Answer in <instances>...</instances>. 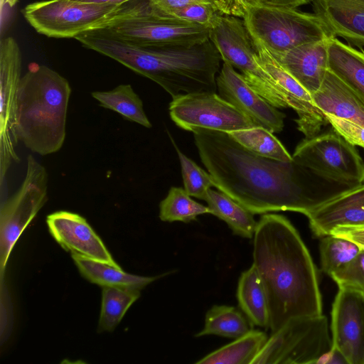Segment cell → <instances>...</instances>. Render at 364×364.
I'll return each mask as SVG.
<instances>
[{"label":"cell","mask_w":364,"mask_h":364,"mask_svg":"<svg viewBox=\"0 0 364 364\" xmlns=\"http://www.w3.org/2000/svg\"><path fill=\"white\" fill-rule=\"evenodd\" d=\"M194 141L215 187L252 214L294 211L306 215L336 193L312 188L314 173L294 161L283 162L257 155L228 132L196 129Z\"/></svg>","instance_id":"1"},{"label":"cell","mask_w":364,"mask_h":364,"mask_svg":"<svg viewBox=\"0 0 364 364\" xmlns=\"http://www.w3.org/2000/svg\"><path fill=\"white\" fill-rule=\"evenodd\" d=\"M264 287L272 333L289 320L322 314L316 266L299 232L281 215L264 214L253 236V264Z\"/></svg>","instance_id":"2"},{"label":"cell","mask_w":364,"mask_h":364,"mask_svg":"<svg viewBox=\"0 0 364 364\" xmlns=\"http://www.w3.org/2000/svg\"><path fill=\"white\" fill-rule=\"evenodd\" d=\"M84 46L106 55L159 85L172 98L195 92H216L221 57L208 39L191 46H142L99 31L75 38Z\"/></svg>","instance_id":"3"},{"label":"cell","mask_w":364,"mask_h":364,"mask_svg":"<svg viewBox=\"0 0 364 364\" xmlns=\"http://www.w3.org/2000/svg\"><path fill=\"white\" fill-rule=\"evenodd\" d=\"M69 82L48 66L31 63L21 77L17 99V136L31 151H58L66 136Z\"/></svg>","instance_id":"4"},{"label":"cell","mask_w":364,"mask_h":364,"mask_svg":"<svg viewBox=\"0 0 364 364\" xmlns=\"http://www.w3.org/2000/svg\"><path fill=\"white\" fill-rule=\"evenodd\" d=\"M141 0L122 5L95 4L72 0H46L28 4L22 11L28 23L50 38H74L100 30L134 11Z\"/></svg>","instance_id":"5"},{"label":"cell","mask_w":364,"mask_h":364,"mask_svg":"<svg viewBox=\"0 0 364 364\" xmlns=\"http://www.w3.org/2000/svg\"><path fill=\"white\" fill-rule=\"evenodd\" d=\"M242 19L253 41L272 54L333 37L316 14L293 8L259 4Z\"/></svg>","instance_id":"6"},{"label":"cell","mask_w":364,"mask_h":364,"mask_svg":"<svg viewBox=\"0 0 364 364\" xmlns=\"http://www.w3.org/2000/svg\"><path fill=\"white\" fill-rule=\"evenodd\" d=\"M209 40L223 62L240 70L255 92L277 108L289 107L275 80L259 63L255 43L243 19L220 14L209 28Z\"/></svg>","instance_id":"7"},{"label":"cell","mask_w":364,"mask_h":364,"mask_svg":"<svg viewBox=\"0 0 364 364\" xmlns=\"http://www.w3.org/2000/svg\"><path fill=\"white\" fill-rule=\"evenodd\" d=\"M142 46H191L209 39V28L152 11L144 0L136 11L97 30Z\"/></svg>","instance_id":"8"},{"label":"cell","mask_w":364,"mask_h":364,"mask_svg":"<svg viewBox=\"0 0 364 364\" xmlns=\"http://www.w3.org/2000/svg\"><path fill=\"white\" fill-rule=\"evenodd\" d=\"M332 346L325 316L295 318L272 333L252 364H315Z\"/></svg>","instance_id":"9"},{"label":"cell","mask_w":364,"mask_h":364,"mask_svg":"<svg viewBox=\"0 0 364 364\" xmlns=\"http://www.w3.org/2000/svg\"><path fill=\"white\" fill-rule=\"evenodd\" d=\"M292 158L329 181L347 187L364 182V161L354 146L334 130L306 138Z\"/></svg>","instance_id":"10"},{"label":"cell","mask_w":364,"mask_h":364,"mask_svg":"<svg viewBox=\"0 0 364 364\" xmlns=\"http://www.w3.org/2000/svg\"><path fill=\"white\" fill-rule=\"evenodd\" d=\"M46 168L31 154L26 158L24 179L18 191L1 205L0 268L3 280L10 253L23 231L48 199Z\"/></svg>","instance_id":"11"},{"label":"cell","mask_w":364,"mask_h":364,"mask_svg":"<svg viewBox=\"0 0 364 364\" xmlns=\"http://www.w3.org/2000/svg\"><path fill=\"white\" fill-rule=\"evenodd\" d=\"M172 121L181 129L230 132L257 127L247 116L215 92H195L172 98L168 107Z\"/></svg>","instance_id":"12"},{"label":"cell","mask_w":364,"mask_h":364,"mask_svg":"<svg viewBox=\"0 0 364 364\" xmlns=\"http://www.w3.org/2000/svg\"><path fill=\"white\" fill-rule=\"evenodd\" d=\"M21 53L16 41L6 37L0 45V182L14 162L20 161L16 146L17 99L21 80Z\"/></svg>","instance_id":"13"},{"label":"cell","mask_w":364,"mask_h":364,"mask_svg":"<svg viewBox=\"0 0 364 364\" xmlns=\"http://www.w3.org/2000/svg\"><path fill=\"white\" fill-rule=\"evenodd\" d=\"M218 95L247 116L257 127L272 133L284 128L285 114L272 106L230 64L223 62L216 77Z\"/></svg>","instance_id":"14"},{"label":"cell","mask_w":364,"mask_h":364,"mask_svg":"<svg viewBox=\"0 0 364 364\" xmlns=\"http://www.w3.org/2000/svg\"><path fill=\"white\" fill-rule=\"evenodd\" d=\"M331 332L332 347L348 364H364V297L339 289L332 306Z\"/></svg>","instance_id":"15"},{"label":"cell","mask_w":364,"mask_h":364,"mask_svg":"<svg viewBox=\"0 0 364 364\" xmlns=\"http://www.w3.org/2000/svg\"><path fill=\"white\" fill-rule=\"evenodd\" d=\"M254 43L259 63L275 80L288 107L296 112L298 118L295 122L297 129L306 138L318 134L328 121L315 105L312 95L278 63L267 48Z\"/></svg>","instance_id":"16"},{"label":"cell","mask_w":364,"mask_h":364,"mask_svg":"<svg viewBox=\"0 0 364 364\" xmlns=\"http://www.w3.org/2000/svg\"><path fill=\"white\" fill-rule=\"evenodd\" d=\"M46 222L54 239L71 254L121 268L102 240L80 215L58 211L48 215Z\"/></svg>","instance_id":"17"},{"label":"cell","mask_w":364,"mask_h":364,"mask_svg":"<svg viewBox=\"0 0 364 364\" xmlns=\"http://www.w3.org/2000/svg\"><path fill=\"white\" fill-rule=\"evenodd\" d=\"M306 216L318 237L340 226L364 225V182L350 187L310 210Z\"/></svg>","instance_id":"18"},{"label":"cell","mask_w":364,"mask_h":364,"mask_svg":"<svg viewBox=\"0 0 364 364\" xmlns=\"http://www.w3.org/2000/svg\"><path fill=\"white\" fill-rule=\"evenodd\" d=\"M329 38L305 43L280 53H269L312 95L321 86L328 70Z\"/></svg>","instance_id":"19"},{"label":"cell","mask_w":364,"mask_h":364,"mask_svg":"<svg viewBox=\"0 0 364 364\" xmlns=\"http://www.w3.org/2000/svg\"><path fill=\"white\" fill-rule=\"evenodd\" d=\"M314 14L333 37L364 47V0H311Z\"/></svg>","instance_id":"20"},{"label":"cell","mask_w":364,"mask_h":364,"mask_svg":"<svg viewBox=\"0 0 364 364\" xmlns=\"http://www.w3.org/2000/svg\"><path fill=\"white\" fill-rule=\"evenodd\" d=\"M312 98L323 114H328L364 128V102L329 70Z\"/></svg>","instance_id":"21"},{"label":"cell","mask_w":364,"mask_h":364,"mask_svg":"<svg viewBox=\"0 0 364 364\" xmlns=\"http://www.w3.org/2000/svg\"><path fill=\"white\" fill-rule=\"evenodd\" d=\"M328 70L364 102V50L331 37L328 43Z\"/></svg>","instance_id":"22"},{"label":"cell","mask_w":364,"mask_h":364,"mask_svg":"<svg viewBox=\"0 0 364 364\" xmlns=\"http://www.w3.org/2000/svg\"><path fill=\"white\" fill-rule=\"evenodd\" d=\"M71 255L81 274L102 287H117L141 290L157 278L130 274L122 268L77 255Z\"/></svg>","instance_id":"23"},{"label":"cell","mask_w":364,"mask_h":364,"mask_svg":"<svg viewBox=\"0 0 364 364\" xmlns=\"http://www.w3.org/2000/svg\"><path fill=\"white\" fill-rule=\"evenodd\" d=\"M237 298L239 306L252 325L269 328V308L267 295L253 265L243 272L239 279Z\"/></svg>","instance_id":"24"},{"label":"cell","mask_w":364,"mask_h":364,"mask_svg":"<svg viewBox=\"0 0 364 364\" xmlns=\"http://www.w3.org/2000/svg\"><path fill=\"white\" fill-rule=\"evenodd\" d=\"M205 200L210 210V214L225 221L235 235L245 238L254 236L257 222L253 214L219 191L208 190Z\"/></svg>","instance_id":"25"},{"label":"cell","mask_w":364,"mask_h":364,"mask_svg":"<svg viewBox=\"0 0 364 364\" xmlns=\"http://www.w3.org/2000/svg\"><path fill=\"white\" fill-rule=\"evenodd\" d=\"M268 339L266 333L250 329L247 333L196 361L197 364H252Z\"/></svg>","instance_id":"26"},{"label":"cell","mask_w":364,"mask_h":364,"mask_svg":"<svg viewBox=\"0 0 364 364\" xmlns=\"http://www.w3.org/2000/svg\"><path fill=\"white\" fill-rule=\"evenodd\" d=\"M91 95L99 102L100 106L120 114L124 119L146 128L152 127L141 100L131 85H119L109 91H95Z\"/></svg>","instance_id":"27"},{"label":"cell","mask_w":364,"mask_h":364,"mask_svg":"<svg viewBox=\"0 0 364 364\" xmlns=\"http://www.w3.org/2000/svg\"><path fill=\"white\" fill-rule=\"evenodd\" d=\"M251 326L247 319L234 306L214 305L206 313L205 325L196 337L216 335L237 338L247 333Z\"/></svg>","instance_id":"28"},{"label":"cell","mask_w":364,"mask_h":364,"mask_svg":"<svg viewBox=\"0 0 364 364\" xmlns=\"http://www.w3.org/2000/svg\"><path fill=\"white\" fill-rule=\"evenodd\" d=\"M246 149L274 160L291 162V156L273 133L262 127H255L228 132Z\"/></svg>","instance_id":"29"},{"label":"cell","mask_w":364,"mask_h":364,"mask_svg":"<svg viewBox=\"0 0 364 364\" xmlns=\"http://www.w3.org/2000/svg\"><path fill=\"white\" fill-rule=\"evenodd\" d=\"M140 296V290L117 287H103L98 331H112L128 309Z\"/></svg>","instance_id":"30"},{"label":"cell","mask_w":364,"mask_h":364,"mask_svg":"<svg viewBox=\"0 0 364 364\" xmlns=\"http://www.w3.org/2000/svg\"><path fill=\"white\" fill-rule=\"evenodd\" d=\"M210 214V210L193 199L181 187H171L159 204V218L164 222L190 223L202 214Z\"/></svg>","instance_id":"31"},{"label":"cell","mask_w":364,"mask_h":364,"mask_svg":"<svg viewBox=\"0 0 364 364\" xmlns=\"http://www.w3.org/2000/svg\"><path fill=\"white\" fill-rule=\"evenodd\" d=\"M319 250L321 269L331 277L353 260L361 249L348 239L328 235L321 240Z\"/></svg>","instance_id":"32"},{"label":"cell","mask_w":364,"mask_h":364,"mask_svg":"<svg viewBox=\"0 0 364 364\" xmlns=\"http://www.w3.org/2000/svg\"><path fill=\"white\" fill-rule=\"evenodd\" d=\"M171 141L180 161L185 191L190 196L205 200L208 190L215 187L213 177L183 154L172 138Z\"/></svg>","instance_id":"33"},{"label":"cell","mask_w":364,"mask_h":364,"mask_svg":"<svg viewBox=\"0 0 364 364\" xmlns=\"http://www.w3.org/2000/svg\"><path fill=\"white\" fill-rule=\"evenodd\" d=\"M331 277L339 289L358 294L364 297V250L343 269L333 274Z\"/></svg>","instance_id":"34"},{"label":"cell","mask_w":364,"mask_h":364,"mask_svg":"<svg viewBox=\"0 0 364 364\" xmlns=\"http://www.w3.org/2000/svg\"><path fill=\"white\" fill-rule=\"evenodd\" d=\"M220 13L213 3H196L163 15L210 28Z\"/></svg>","instance_id":"35"},{"label":"cell","mask_w":364,"mask_h":364,"mask_svg":"<svg viewBox=\"0 0 364 364\" xmlns=\"http://www.w3.org/2000/svg\"><path fill=\"white\" fill-rule=\"evenodd\" d=\"M328 123L334 131L338 133L348 142L353 146H359L364 148V128L353 122L334 117L328 114H324Z\"/></svg>","instance_id":"36"},{"label":"cell","mask_w":364,"mask_h":364,"mask_svg":"<svg viewBox=\"0 0 364 364\" xmlns=\"http://www.w3.org/2000/svg\"><path fill=\"white\" fill-rule=\"evenodd\" d=\"M221 14L243 18L248 11L259 4V0H213Z\"/></svg>","instance_id":"37"},{"label":"cell","mask_w":364,"mask_h":364,"mask_svg":"<svg viewBox=\"0 0 364 364\" xmlns=\"http://www.w3.org/2000/svg\"><path fill=\"white\" fill-rule=\"evenodd\" d=\"M150 9L160 15L196 3H213V0H147Z\"/></svg>","instance_id":"38"},{"label":"cell","mask_w":364,"mask_h":364,"mask_svg":"<svg viewBox=\"0 0 364 364\" xmlns=\"http://www.w3.org/2000/svg\"><path fill=\"white\" fill-rule=\"evenodd\" d=\"M329 235L348 239L361 250H364V225L357 226H340L333 229Z\"/></svg>","instance_id":"39"},{"label":"cell","mask_w":364,"mask_h":364,"mask_svg":"<svg viewBox=\"0 0 364 364\" xmlns=\"http://www.w3.org/2000/svg\"><path fill=\"white\" fill-rule=\"evenodd\" d=\"M315 364H348V362L341 351L332 347L330 350L321 355Z\"/></svg>","instance_id":"40"},{"label":"cell","mask_w":364,"mask_h":364,"mask_svg":"<svg viewBox=\"0 0 364 364\" xmlns=\"http://www.w3.org/2000/svg\"><path fill=\"white\" fill-rule=\"evenodd\" d=\"M310 2L311 0H259L260 4L293 9H296Z\"/></svg>","instance_id":"41"},{"label":"cell","mask_w":364,"mask_h":364,"mask_svg":"<svg viewBox=\"0 0 364 364\" xmlns=\"http://www.w3.org/2000/svg\"><path fill=\"white\" fill-rule=\"evenodd\" d=\"M82 3L108 5H122L137 0H72Z\"/></svg>","instance_id":"42"},{"label":"cell","mask_w":364,"mask_h":364,"mask_svg":"<svg viewBox=\"0 0 364 364\" xmlns=\"http://www.w3.org/2000/svg\"><path fill=\"white\" fill-rule=\"evenodd\" d=\"M18 0H5V3H6L10 7L14 6Z\"/></svg>","instance_id":"43"}]
</instances>
